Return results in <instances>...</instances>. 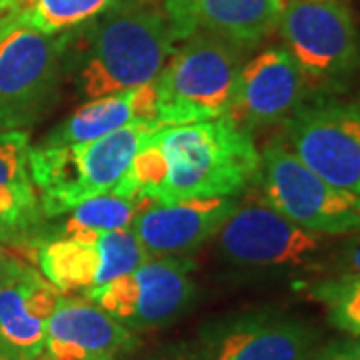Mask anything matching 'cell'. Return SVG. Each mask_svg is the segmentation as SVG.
Masks as SVG:
<instances>
[{"mask_svg": "<svg viewBox=\"0 0 360 360\" xmlns=\"http://www.w3.org/2000/svg\"><path fill=\"white\" fill-rule=\"evenodd\" d=\"M258 168L252 132L220 116L148 134L112 194L156 202L236 196L257 180Z\"/></svg>", "mask_w": 360, "mask_h": 360, "instance_id": "6da1fadb", "label": "cell"}, {"mask_svg": "<svg viewBox=\"0 0 360 360\" xmlns=\"http://www.w3.org/2000/svg\"><path fill=\"white\" fill-rule=\"evenodd\" d=\"M63 40V75L86 101L156 80L180 42L162 0H116Z\"/></svg>", "mask_w": 360, "mask_h": 360, "instance_id": "7a4b0ae2", "label": "cell"}, {"mask_svg": "<svg viewBox=\"0 0 360 360\" xmlns=\"http://www.w3.org/2000/svg\"><path fill=\"white\" fill-rule=\"evenodd\" d=\"M158 129L156 120H139L80 144L30 146L28 165L44 219H60L80 202L112 193L144 139Z\"/></svg>", "mask_w": 360, "mask_h": 360, "instance_id": "3957f363", "label": "cell"}, {"mask_svg": "<svg viewBox=\"0 0 360 360\" xmlns=\"http://www.w3.org/2000/svg\"><path fill=\"white\" fill-rule=\"evenodd\" d=\"M245 46L208 32L182 39L156 77V122L179 127L226 115Z\"/></svg>", "mask_w": 360, "mask_h": 360, "instance_id": "277c9868", "label": "cell"}, {"mask_svg": "<svg viewBox=\"0 0 360 360\" xmlns=\"http://www.w3.org/2000/svg\"><path fill=\"white\" fill-rule=\"evenodd\" d=\"M63 34H44L11 8L0 14V130H25L51 110L63 78Z\"/></svg>", "mask_w": 360, "mask_h": 360, "instance_id": "5b68a950", "label": "cell"}, {"mask_svg": "<svg viewBox=\"0 0 360 360\" xmlns=\"http://www.w3.org/2000/svg\"><path fill=\"white\" fill-rule=\"evenodd\" d=\"M257 184L283 217L307 231L336 236L360 231V194L336 188L292 153L284 136H274L260 153Z\"/></svg>", "mask_w": 360, "mask_h": 360, "instance_id": "8992f818", "label": "cell"}, {"mask_svg": "<svg viewBox=\"0 0 360 360\" xmlns=\"http://www.w3.org/2000/svg\"><path fill=\"white\" fill-rule=\"evenodd\" d=\"M278 32L312 86H340L360 63L359 30L342 0H284Z\"/></svg>", "mask_w": 360, "mask_h": 360, "instance_id": "52a82bcc", "label": "cell"}, {"mask_svg": "<svg viewBox=\"0 0 360 360\" xmlns=\"http://www.w3.org/2000/svg\"><path fill=\"white\" fill-rule=\"evenodd\" d=\"M219 246L222 257L243 269H309L326 238L283 217L262 194H248L222 224Z\"/></svg>", "mask_w": 360, "mask_h": 360, "instance_id": "ba28073f", "label": "cell"}, {"mask_svg": "<svg viewBox=\"0 0 360 360\" xmlns=\"http://www.w3.org/2000/svg\"><path fill=\"white\" fill-rule=\"evenodd\" d=\"M193 270L188 258H150L112 283L86 290V298L132 333L153 330L179 319L193 302Z\"/></svg>", "mask_w": 360, "mask_h": 360, "instance_id": "9c48e42d", "label": "cell"}, {"mask_svg": "<svg viewBox=\"0 0 360 360\" xmlns=\"http://www.w3.org/2000/svg\"><path fill=\"white\" fill-rule=\"evenodd\" d=\"M284 141L321 179L360 194V104L300 108L286 120Z\"/></svg>", "mask_w": 360, "mask_h": 360, "instance_id": "30bf717a", "label": "cell"}, {"mask_svg": "<svg viewBox=\"0 0 360 360\" xmlns=\"http://www.w3.org/2000/svg\"><path fill=\"white\" fill-rule=\"evenodd\" d=\"M150 258L130 229L106 232L94 243L46 238L37 245L40 274L60 295L104 286L136 270Z\"/></svg>", "mask_w": 360, "mask_h": 360, "instance_id": "8fae6325", "label": "cell"}, {"mask_svg": "<svg viewBox=\"0 0 360 360\" xmlns=\"http://www.w3.org/2000/svg\"><path fill=\"white\" fill-rule=\"evenodd\" d=\"M314 340L307 322L257 310L208 324L196 347L200 360H309Z\"/></svg>", "mask_w": 360, "mask_h": 360, "instance_id": "7c38bea8", "label": "cell"}, {"mask_svg": "<svg viewBox=\"0 0 360 360\" xmlns=\"http://www.w3.org/2000/svg\"><path fill=\"white\" fill-rule=\"evenodd\" d=\"M307 78L284 46L264 49L240 66L226 118L245 130L288 120L302 108Z\"/></svg>", "mask_w": 360, "mask_h": 360, "instance_id": "4fadbf2b", "label": "cell"}, {"mask_svg": "<svg viewBox=\"0 0 360 360\" xmlns=\"http://www.w3.org/2000/svg\"><path fill=\"white\" fill-rule=\"evenodd\" d=\"M141 338L89 298L60 295L39 360H127Z\"/></svg>", "mask_w": 360, "mask_h": 360, "instance_id": "5bb4252c", "label": "cell"}, {"mask_svg": "<svg viewBox=\"0 0 360 360\" xmlns=\"http://www.w3.org/2000/svg\"><path fill=\"white\" fill-rule=\"evenodd\" d=\"M236 202L234 196L153 202L134 219L130 231L153 258L179 257L219 234Z\"/></svg>", "mask_w": 360, "mask_h": 360, "instance_id": "9a60e30c", "label": "cell"}, {"mask_svg": "<svg viewBox=\"0 0 360 360\" xmlns=\"http://www.w3.org/2000/svg\"><path fill=\"white\" fill-rule=\"evenodd\" d=\"M179 40L208 32L250 49L270 37L284 8V0H162Z\"/></svg>", "mask_w": 360, "mask_h": 360, "instance_id": "2e32d148", "label": "cell"}, {"mask_svg": "<svg viewBox=\"0 0 360 360\" xmlns=\"http://www.w3.org/2000/svg\"><path fill=\"white\" fill-rule=\"evenodd\" d=\"M60 292L34 266L0 283V359L39 360Z\"/></svg>", "mask_w": 360, "mask_h": 360, "instance_id": "e0dca14e", "label": "cell"}, {"mask_svg": "<svg viewBox=\"0 0 360 360\" xmlns=\"http://www.w3.org/2000/svg\"><path fill=\"white\" fill-rule=\"evenodd\" d=\"M26 130H0V240L32 248L44 238V214L32 182Z\"/></svg>", "mask_w": 360, "mask_h": 360, "instance_id": "ac0fdd59", "label": "cell"}, {"mask_svg": "<svg viewBox=\"0 0 360 360\" xmlns=\"http://www.w3.org/2000/svg\"><path fill=\"white\" fill-rule=\"evenodd\" d=\"M139 120H156L155 80L139 89L92 98L44 136V144H80L94 141Z\"/></svg>", "mask_w": 360, "mask_h": 360, "instance_id": "d6986e66", "label": "cell"}, {"mask_svg": "<svg viewBox=\"0 0 360 360\" xmlns=\"http://www.w3.org/2000/svg\"><path fill=\"white\" fill-rule=\"evenodd\" d=\"M156 200L153 198H124L118 194H98L70 208L65 220L46 232V238H70L80 243H94L103 234L130 229L142 210Z\"/></svg>", "mask_w": 360, "mask_h": 360, "instance_id": "ffe728a7", "label": "cell"}, {"mask_svg": "<svg viewBox=\"0 0 360 360\" xmlns=\"http://www.w3.org/2000/svg\"><path fill=\"white\" fill-rule=\"evenodd\" d=\"M116 0H18L13 8L44 34H63L96 18Z\"/></svg>", "mask_w": 360, "mask_h": 360, "instance_id": "44dd1931", "label": "cell"}, {"mask_svg": "<svg viewBox=\"0 0 360 360\" xmlns=\"http://www.w3.org/2000/svg\"><path fill=\"white\" fill-rule=\"evenodd\" d=\"M310 296L324 307L338 330L360 338V274L345 272L338 278L312 284Z\"/></svg>", "mask_w": 360, "mask_h": 360, "instance_id": "7402d4cb", "label": "cell"}, {"mask_svg": "<svg viewBox=\"0 0 360 360\" xmlns=\"http://www.w3.org/2000/svg\"><path fill=\"white\" fill-rule=\"evenodd\" d=\"M37 264V250L6 245L0 240V283Z\"/></svg>", "mask_w": 360, "mask_h": 360, "instance_id": "603a6c76", "label": "cell"}, {"mask_svg": "<svg viewBox=\"0 0 360 360\" xmlns=\"http://www.w3.org/2000/svg\"><path fill=\"white\" fill-rule=\"evenodd\" d=\"M127 360H200V352L196 345L179 342V345H168L146 352L142 356H129Z\"/></svg>", "mask_w": 360, "mask_h": 360, "instance_id": "cb8c5ba5", "label": "cell"}, {"mask_svg": "<svg viewBox=\"0 0 360 360\" xmlns=\"http://www.w3.org/2000/svg\"><path fill=\"white\" fill-rule=\"evenodd\" d=\"M310 360H360V340H335Z\"/></svg>", "mask_w": 360, "mask_h": 360, "instance_id": "d4e9b609", "label": "cell"}, {"mask_svg": "<svg viewBox=\"0 0 360 360\" xmlns=\"http://www.w3.org/2000/svg\"><path fill=\"white\" fill-rule=\"evenodd\" d=\"M342 270L348 274H360V236L347 246L342 255Z\"/></svg>", "mask_w": 360, "mask_h": 360, "instance_id": "484cf974", "label": "cell"}, {"mask_svg": "<svg viewBox=\"0 0 360 360\" xmlns=\"http://www.w3.org/2000/svg\"><path fill=\"white\" fill-rule=\"evenodd\" d=\"M16 2H18V0H0V14H4L6 11H11Z\"/></svg>", "mask_w": 360, "mask_h": 360, "instance_id": "4316f807", "label": "cell"}, {"mask_svg": "<svg viewBox=\"0 0 360 360\" xmlns=\"http://www.w3.org/2000/svg\"><path fill=\"white\" fill-rule=\"evenodd\" d=\"M0 360H2V359H0Z\"/></svg>", "mask_w": 360, "mask_h": 360, "instance_id": "83f0119b", "label": "cell"}]
</instances>
